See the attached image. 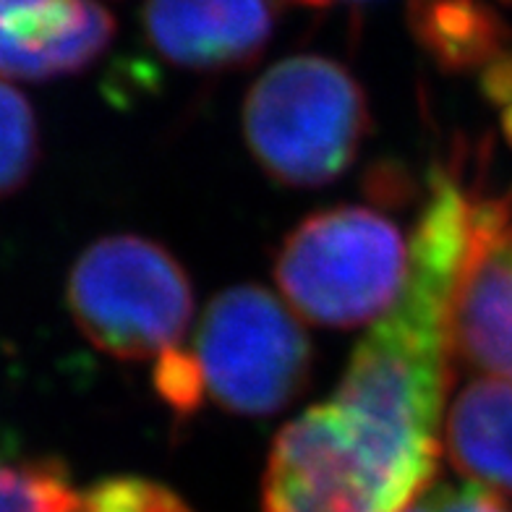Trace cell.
I'll return each instance as SVG.
<instances>
[{
	"label": "cell",
	"instance_id": "1",
	"mask_svg": "<svg viewBox=\"0 0 512 512\" xmlns=\"http://www.w3.org/2000/svg\"><path fill=\"white\" fill-rule=\"evenodd\" d=\"M366 92L343 63L293 55L267 68L243 102V139L277 183L317 189L351 168L369 134Z\"/></svg>",
	"mask_w": 512,
	"mask_h": 512
},
{
	"label": "cell",
	"instance_id": "2",
	"mask_svg": "<svg viewBox=\"0 0 512 512\" xmlns=\"http://www.w3.org/2000/svg\"><path fill=\"white\" fill-rule=\"evenodd\" d=\"M411 267L398 223L364 204H340L290 230L275 259L277 288L296 314L351 330L387 317Z\"/></svg>",
	"mask_w": 512,
	"mask_h": 512
},
{
	"label": "cell",
	"instance_id": "3",
	"mask_svg": "<svg viewBox=\"0 0 512 512\" xmlns=\"http://www.w3.org/2000/svg\"><path fill=\"white\" fill-rule=\"evenodd\" d=\"M68 309L89 343L123 361L178 348L194 314V290L176 256L142 236H108L76 259Z\"/></svg>",
	"mask_w": 512,
	"mask_h": 512
},
{
	"label": "cell",
	"instance_id": "4",
	"mask_svg": "<svg viewBox=\"0 0 512 512\" xmlns=\"http://www.w3.org/2000/svg\"><path fill=\"white\" fill-rule=\"evenodd\" d=\"M204 398L238 416H272L304 392L306 330L270 290L236 285L212 298L191 348Z\"/></svg>",
	"mask_w": 512,
	"mask_h": 512
},
{
	"label": "cell",
	"instance_id": "5",
	"mask_svg": "<svg viewBox=\"0 0 512 512\" xmlns=\"http://www.w3.org/2000/svg\"><path fill=\"white\" fill-rule=\"evenodd\" d=\"M416 499L353 437L332 400L277 434L264 473V512H405Z\"/></svg>",
	"mask_w": 512,
	"mask_h": 512
},
{
	"label": "cell",
	"instance_id": "6",
	"mask_svg": "<svg viewBox=\"0 0 512 512\" xmlns=\"http://www.w3.org/2000/svg\"><path fill=\"white\" fill-rule=\"evenodd\" d=\"M447 348L473 369L512 379V204L476 199L447 311Z\"/></svg>",
	"mask_w": 512,
	"mask_h": 512
},
{
	"label": "cell",
	"instance_id": "7",
	"mask_svg": "<svg viewBox=\"0 0 512 512\" xmlns=\"http://www.w3.org/2000/svg\"><path fill=\"white\" fill-rule=\"evenodd\" d=\"M149 45L186 71H230L254 63L275 29L270 0H147Z\"/></svg>",
	"mask_w": 512,
	"mask_h": 512
},
{
	"label": "cell",
	"instance_id": "8",
	"mask_svg": "<svg viewBox=\"0 0 512 512\" xmlns=\"http://www.w3.org/2000/svg\"><path fill=\"white\" fill-rule=\"evenodd\" d=\"M113 34V16L95 0H0V76L76 74L100 58Z\"/></svg>",
	"mask_w": 512,
	"mask_h": 512
},
{
	"label": "cell",
	"instance_id": "9",
	"mask_svg": "<svg viewBox=\"0 0 512 512\" xmlns=\"http://www.w3.org/2000/svg\"><path fill=\"white\" fill-rule=\"evenodd\" d=\"M445 445L471 484L512 494V382L465 384L447 411Z\"/></svg>",
	"mask_w": 512,
	"mask_h": 512
},
{
	"label": "cell",
	"instance_id": "10",
	"mask_svg": "<svg viewBox=\"0 0 512 512\" xmlns=\"http://www.w3.org/2000/svg\"><path fill=\"white\" fill-rule=\"evenodd\" d=\"M408 27L445 71H484L510 40L502 16L484 0H408Z\"/></svg>",
	"mask_w": 512,
	"mask_h": 512
},
{
	"label": "cell",
	"instance_id": "11",
	"mask_svg": "<svg viewBox=\"0 0 512 512\" xmlns=\"http://www.w3.org/2000/svg\"><path fill=\"white\" fill-rule=\"evenodd\" d=\"M68 468L53 458H0V512H71Z\"/></svg>",
	"mask_w": 512,
	"mask_h": 512
},
{
	"label": "cell",
	"instance_id": "12",
	"mask_svg": "<svg viewBox=\"0 0 512 512\" xmlns=\"http://www.w3.org/2000/svg\"><path fill=\"white\" fill-rule=\"evenodd\" d=\"M40 157V131L32 105L0 79V199L29 181Z\"/></svg>",
	"mask_w": 512,
	"mask_h": 512
},
{
	"label": "cell",
	"instance_id": "13",
	"mask_svg": "<svg viewBox=\"0 0 512 512\" xmlns=\"http://www.w3.org/2000/svg\"><path fill=\"white\" fill-rule=\"evenodd\" d=\"M71 512H191V507L157 481L118 476L89 486Z\"/></svg>",
	"mask_w": 512,
	"mask_h": 512
},
{
	"label": "cell",
	"instance_id": "14",
	"mask_svg": "<svg viewBox=\"0 0 512 512\" xmlns=\"http://www.w3.org/2000/svg\"><path fill=\"white\" fill-rule=\"evenodd\" d=\"M155 390L181 416L194 413L204 403V384L194 353L183 345L162 353L155 366Z\"/></svg>",
	"mask_w": 512,
	"mask_h": 512
},
{
	"label": "cell",
	"instance_id": "15",
	"mask_svg": "<svg viewBox=\"0 0 512 512\" xmlns=\"http://www.w3.org/2000/svg\"><path fill=\"white\" fill-rule=\"evenodd\" d=\"M405 512H512L505 499L479 484L439 486L421 494Z\"/></svg>",
	"mask_w": 512,
	"mask_h": 512
},
{
	"label": "cell",
	"instance_id": "16",
	"mask_svg": "<svg viewBox=\"0 0 512 512\" xmlns=\"http://www.w3.org/2000/svg\"><path fill=\"white\" fill-rule=\"evenodd\" d=\"M293 3L306 8H332V6H345V3H364V0H293Z\"/></svg>",
	"mask_w": 512,
	"mask_h": 512
},
{
	"label": "cell",
	"instance_id": "17",
	"mask_svg": "<svg viewBox=\"0 0 512 512\" xmlns=\"http://www.w3.org/2000/svg\"><path fill=\"white\" fill-rule=\"evenodd\" d=\"M502 128H505L507 142H510V147H512V102L502 108Z\"/></svg>",
	"mask_w": 512,
	"mask_h": 512
},
{
	"label": "cell",
	"instance_id": "18",
	"mask_svg": "<svg viewBox=\"0 0 512 512\" xmlns=\"http://www.w3.org/2000/svg\"><path fill=\"white\" fill-rule=\"evenodd\" d=\"M502 3H507V6H512V0H502Z\"/></svg>",
	"mask_w": 512,
	"mask_h": 512
}]
</instances>
